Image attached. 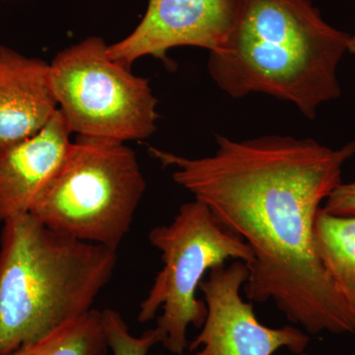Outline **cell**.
<instances>
[{"label": "cell", "instance_id": "6da1fadb", "mask_svg": "<svg viewBox=\"0 0 355 355\" xmlns=\"http://www.w3.org/2000/svg\"><path fill=\"white\" fill-rule=\"evenodd\" d=\"M148 149L174 168L175 183L251 248L248 300L272 301L310 335L355 334L354 318L317 253L314 235L322 203L355 155V140L334 149L284 135H218L214 155L200 158Z\"/></svg>", "mask_w": 355, "mask_h": 355}, {"label": "cell", "instance_id": "7a4b0ae2", "mask_svg": "<svg viewBox=\"0 0 355 355\" xmlns=\"http://www.w3.org/2000/svg\"><path fill=\"white\" fill-rule=\"evenodd\" d=\"M349 38L312 0H248L227 44L209 53L207 69L234 99L272 96L313 120L321 105L342 94L336 70Z\"/></svg>", "mask_w": 355, "mask_h": 355}, {"label": "cell", "instance_id": "3957f363", "mask_svg": "<svg viewBox=\"0 0 355 355\" xmlns=\"http://www.w3.org/2000/svg\"><path fill=\"white\" fill-rule=\"evenodd\" d=\"M2 225L0 355H8L94 309L118 251L60 234L31 214Z\"/></svg>", "mask_w": 355, "mask_h": 355}, {"label": "cell", "instance_id": "277c9868", "mask_svg": "<svg viewBox=\"0 0 355 355\" xmlns=\"http://www.w3.org/2000/svg\"><path fill=\"white\" fill-rule=\"evenodd\" d=\"M146 190L125 142L78 135L30 214L60 234L118 251Z\"/></svg>", "mask_w": 355, "mask_h": 355}, {"label": "cell", "instance_id": "5b68a950", "mask_svg": "<svg viewBox=\"0 0 355 355\" xmlns=\"http://www.w3.org/2000/svg\"><path fill=\"white\" fill-rule=\"evenodd\" d=\"M148 239L160 252L163 266L139 306L137 319L146 323L162 311L154 328L159 343L173 354L183 355L189 347V327L202 328L207 318V304L197 297L205 273L228 260L248 266L253 252L198 200L181 205L171 223L154 227Z\"/></svg>", "mask_w": 355, "mask_h": 355}, {"label": "cell", "instance_id": "8992f818", "mask_svg": "<svg viewBox=\"0 0 355 355\" xmlns=\"http://www.w3.org/2000/svg\"><path fill=\"white\" fill-rule=\"evenodd\" d=\"M50 81L71 132L125 142L156 130L158 101L148 79L112 60L101 38L58 53L50 64Z\"/></svg>", "mask_w": 355, "mask_h": 355}, {"label": "cell", "instance_id": "52a82bcc", "mask_svg": "<svg viewBox=\"0 0 355 355\" xmlns=\"http://www.w3.org/2000/svg\"><path fill=\"white\" fill-rule=\"evenodd\" d=\"M249 270L246 263L233 261L210 270L198 291L203 294L207 314L202 331L189 343L191 355H272L286 347L301 354L310 338L293 326L268 328L257 319L254 306L243 300L241 288Z\"/></svg>", "mask_w": 355, "mask_h": 355}, {"label": "cell", "instance_id": "ba28073f", "mask_svg": "<svg viewBox=\"0 0 355 355\" xmlns=\"http://www.w3.org/2000/svg\"><path fill=\"white\" fill-rule=\"evenodd\" d=\"M248 0H148L139 26L127 38L108 46L110 58L132 69L151 55L167 62L178 46H198L217 53L227 44Z\"/></svg>", "mask_w": 355, "mask_h": 355}, {"label": "cell", "instance_id": "9c48e42d", "mask_svg": "<svg viewBox=\"0 0 355 355\" xmlns=\"http://www.w3.org/2000/svg\"><path fill=\"white\" fill-rule=\"evenodd\" d=\"M71 133L58 109L38 133L0 150V223L31 212L64 162Z\"/></svg>", "mask_w": 355, "mask_h": 355}, {"label": "cell", "instance_id": "30bf717a", "mask_svg": "<svg viewBox=\"0 0 355 355\" xmlns=\"http://www.w3.org/2000/svg\"><path fill=\"white\" fill-rule=\"evenodd\" d=\"M58 106L50 64L0 48V150L38 133Z\"/></svg>", "mask_w": 355, "mask_h": 355}, {"label": "cell", "instance_id": "8fae6325", "mask_svg": "<svg viewBox=\"0 0 355 355\" xmlns=\"http://www.w3.org/2000/svg\"><path fill=\"white\" fill-rule=\"evenodd\" d=\"M314 235L317 253L355 320V217L331 216L321 207Z\"/></svg>", "mask_w": 355, "mask_h": 355}, {"label": "cell", "instance_id": "7c38bea8", "mask_svg": "<svg viewBox=\"0 0 355 355\" xmlns=\"http://www.w3.org/2000/svg\"><path fill=\"white\" fill-rule=\"evenodd\" d=\"M102 311L93 309L8 355H107Z\"/></svg>", "mask_w": 355, "mask_h": 355}, {"label": "cell", "instance_id": "4fadbf2b", "mask_svg": "<svg viewBox=\"0 0 355 355\" xmlns=\"http://www.w3.org/2000/svg\"><path fill=\"white\" fill-rule=\"evenodd\" d=\"M102 316L109 349L113 355H147L159 343L154 329L144 331L141 336H133L116 311L103 310Z\"/></svg>", "mask_w": 355, "mask_h": 355}, {"label": "cell", "instance_id": "5bb4252c", "mask_svg": "<svg viewBox=\"0 0 355 355\" xmlns=\"http://www.w3.org/2000/svg\"><path fill=\"white\" fill-rule=\"evenodd\" d=\"M322 209L331 216L355 217V182L338 184L326 198Z\"/></svg>", "mask_w": 355, "mask_h": 355}, {"label": "cell", "instance_id": "9a60e30c", "mask_svg": "<svg viewBox=\"0 0 355 355\" xmlns=\"http://www.w3.org/2000/svg\"><path fill=\"white\" fill-rule=\"evenodd\" d=\"M349 51L355 55V34L350 35L349 42Z\"/></svg>", "mask_w": 355, "mask_h": 355}, {"label": "cell", "instance_id": "2e32d148", "mask_svg": "<svg viewBox=\"0 0 355 355\" xmlns=\"http://www.w3.org/2000/svg\"><path fill=\"white\" fill-rule=\"evenodd\" d=\"M183 355H191V354H184Z\"/></svg>", "mask_w": 355, "mask_h": 355}]
</instances>
